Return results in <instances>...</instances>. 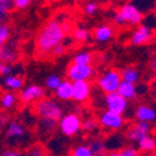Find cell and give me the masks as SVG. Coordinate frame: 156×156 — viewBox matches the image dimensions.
Here are the masks:
<instances>
[{
	"label": "cell",
	"mask_w": 156,
	"mask_h": 156,
	"mask_svg": "<svg viewBox=\"0 0 156 156\" xmlns=\"http://www.w3.org/2000/svg\"><path fill=\"white\" fill-rule=\"evenodd\" d=\"M91 94V84L86 80L73 81V98L71 100L77 104H84L89 100Z\"/></svg>",
	"instance_id": "obj_10"
},
{
	"label": "cell",
	"mask_w": 156,
	"mask_h": 156,
	"mask_svg": "<svg viewBox=\"0 0 156 156\" xmlns=\"http://www.w3.org/2000/svg\"><path fill=\"white\" fill-rule=\"evenodd\" d=\"M104 102H105L106 110L124 115L129 108V101L125 100L124 98H121L118 93H110V94H105L104 98Z\"/></svg>",
	"instance_id": "obj_9"
},
{
	"label": "cell",
	"mask_w": 156,
	"mask_h": 156,
	"mask_svg": "<svg viewBox=\"0 0 156 156\" xmlns=\"http://www.w3.org/2000/svg\"><path fill=\"white\" fill-rule=\"evenodd\" d=\"M12 9V0H0V11L9 14Z\"/></svg>",
	"instance_id": "obj_36"
},
{
	"label": "cell",
	"mask_w": 156,
	"mask_h": 156,
	"mask_svg": "<svg viewBox=\"0 0 156 156\" xmlns=\"http://www.w3.org/2000/svg\"><path fill=\"white\" fill-rule=\"evenodd\" d=\"M151 40H152V29L147 28L144 24L137 25L136 29L131 34V37H130V43L135 46L149 44Z\"/></svg>",
	"instance_id": "obj_12"
},
{
	"label": "cell",
	"mask_w": 156,
	"mask_h": 156,
	"mask_svg": "<svg viewBox=\"0 0 156 156\" xmlns=\"http://www.w3.org/2000/svg\"><path fill=\"white\" fill-rule=\"evenodd\" d=\"M0 156H23V154L16 149H8L0 154Z\"/></svg>",
	"instance_id": "obj_39"
},
{
	"label": "cell",
	"mask_w": 156,
	"mask_h": 156,
	"mask_svg": "<svg viewBox=\"0 0 156 156\" xmlns=\"http://www.w3.org/2000/svg\"><path fill=\"white\" fill-rule=\"evenodd\" d=\"M4 86L9 90V91H20V90L24 87V79L19 75H14L10 74L8 76H4Z\"/></svg>",
	"instance_id": "obj_19"
},
{
	"label": "cell",
	"mask_w": 156,
	"mask_h": 156,
	"mask_svg": "<svg viewBox=\"0 0 156 156\" xmlns=\"http://www.w3.org/2000/svg\"><path fill=\"white\" fill-rule=\"evenodd\" d=\"M136 144L141 152H151L152 154L156 147V140L151 134H147L144 137H141Z\"/></svg>",
	"instance_id": "obj_21"
},
{
	"label": "cell",
	"mask_w": 156,
	"mask_h": 156,
	"mask_svg": "<svg viewBox=\"0 0 156 156\" xmlns=\"http://www.w3.org/2000/svg\"><path fill=\"white\" fill-rule=\"evenodd\" d=\"M121 98H124L125 100H134L137 96V86L136 84H131V83H127V81H120L119 87L116 90Z\"/></svg>",
	"instance_id": "obj_18"
},
{
	"label": "cell",
	"mask_w": 156,
	"mask_h": 156,
	"mask_svg": "<svg viewBox=\"0 0 156 156\" xmlns=\"http://www.w3.org/2000/svg\"><path fill=\"white\" fill-rule=\"evenodd\" d=\"M61 21L59 18H51L39 29L35 36V53L37 58H49L51 50L65 40L66 34L62 30Z\"/></svg>",
	"instance_id": "obj_1"
},
{
	"label": "cell",
	"mask_w": 156,
	"mask_h": 156,
	"mask_svg": "<svg viewBox=\"0 0 156 156\" xmlns=\"http://www.w3.org/2000/svg\"><path fill=\"white\" fill-rule=\"evenodd\" d=\"M9 18V14H6V12H3V11H0V24H3L8 20Z\"/></svg>",
	"instance_id": "obj_42"
},
{
	"label": "cell",
	"mask_w": 156,
	"mask_h": 156,
	"mask_svg": "<svg viewBox=\"0 0 156 156\" xmlns=\"http://www.w3.org/2000/svg\"><path fill=\"white\" fill-rule=\"evenodd\" d=\"M120 152L122 156H137V154H139V151L133 146H125V147H122V150Z\"/></svg>",
	"instance_id": "obj_37"
},
{
	"label": "cell",
	"mask_w": 156,
	"mask_h": 156,
	"mask_svg": "<svg viewBox=\"0 0 156 156\" xmlns=\"http://www.w3.org/2000/svg\"><path fill=\"white\" fill-rule=\"evenodd\" d=\"M95 70L91 65H80V64H74L71 62L68 69H66V79L73 81H79V80H86L89 81L94 76Z\"/></svg>",
	"instance_id": "obj_7"
},
{
	"label": "cell",
	"mask_w": 156,
	"mask_h": 156,
	"mask_svg": "<svg viewBox=\"0 0 156 156\" xmlns=\"http://www.w3.org/2000/svg\"><path fill=\"white\" fill-rule=\"evenodd\" d=\"M135 118L137 121H145L152 124L156 120V110L154 106H150L147 104H141L135 110Z\"/></svg>",
	"instance_id": "obj_15"
},
{
	"label": "cell",
	"mask_w": 156,
	"mask_h": 156,
	"mask_svg": "<svg viewBox=\"0 0 156 156\" xmlns=\"http://www.w3.org/2000/svg\"><path fill=\"white\" fill-rule=\"evenodd\" d=\"M98 124L104 129L110 130V131H119L125 125V119H124V115L105 110L100 114L98 119Z\"/></svg>",
	"instance_id": "obj_6"
},
{
	"label": "cell",
	"mask_w": 156,
	"mask_h": 156,
	"mask_svg": "<svg viewBox=\"0 0 156 156\" xmlns=\"http://www.w3.org/2000/svg\"><path fill=\"white\" fill-rule=\"evenodd\" d=\"M98 120L95 119H86L85 121H81V130H84L85 133H94L95 130H98Z\"/></svg>",
	"instance_id": "obj_29"
},
{
	"label": "cell",
	"mask_w": 156,
	"mask_h": 156,
	"mask_svg": "<svg viewBox=\"0 0 156 156\" xmlns=\"http://www.w3.org/2000/svg\"><path fill=\"white\" fill-rule=\"evenodd\" d=\"M106 156H122V155H121V152H120V151H112V152L108 154Z\"/></svg>",
	"instance_id": "obj_43"
},
{
	"label": "cell",
	"mask_w": 156,
	"mask_h": 156,
	"mask_svg": "<svg viewBox=\"0 0 156 156\" xmlns=\"http://www.w3.org/2000/svg\"><path fill=\"white\" fill-rule=\"evenodd\" d=\"M10 28H9V25L3 23V24H0V40H2L4 44L9 40V37H10Z\"/></svg>",
	"instance_id": "obj_34"
},
{
	"label": "cell",
	"mask_w": 156,
	"mask_h": 156,
	"mask_svg": "<svg viewBox=\"0 0 156 156\" xmlns=\"http://www.w3.org/2000/svg\"><path fill=\"white\" fill-rule=\"evenodd\" d=\"M55 96L58 100L64 101V102H68L71 100L73 98V83L68 79H62L61 83L58 85V87L54 90Z\"/></svg>",
	"instance_id": "obj_17"
},
{
	"label": "cell",
	"mask_w": 156,
	"mask_h": 156,
	"mask_svg": "<svg viewBox=\"0 0 156 156\" xmlns=\"http://www.w3.org/2000/svg\"><path fill=\"white\" fill-rule=\"evenodd\" d=\"M155 65H156V61H155V59L151 61V66H152V70L155 71Z\"/></svg>",
	"instance_id": "obj_46"
},
{
	"label": "cell",
	"mask_w": 156,
	"mask_h": 156,
	"mask_svg": "<svg viewBox=\"0 0 156 156\" xmlns=\"http://www.w3.org/2000/svg\"><path fill=\"white\" fill-rule=\"evenodd\" d=\"M4 65H5V62L0 61V74H2V70H3V68H4Z\"/></svg>",
	"instance_id": "obj_45"
},
{
	"label": "cell",
	"mask_w": 156,
	"mask_h": 156,
	"mask_svg": "<svg viewBox=\"0 0 156 156\" xmlns=\"http://www.w3.org/2000/svg\"><path fill=\"white\" fill-rule=\"evenodd\" d=\"M73 37L74 40L77 43H86L89 39H90V31L84 28V27H76L75 29H73Z\"/></svg>",
	"instance_id": "obj_26"
},
{
	"label": "cell",
	"mask_w": 156,
	"mask_h": 156,
	"mask_svg": "<svg viewBox=\"0 0 156 156\" xmlns=\"http://www.w3.org/2000/svg\"><path fill=\"white\" fill-rule=\"evenodd\" d=\"M27 136V129L16 120H11L6 126V139L8 141H15Z\"/></svg>",
	"instance_id": "obj_14"
},
{
	"label": "cell",
	"mask_w": 156,
	"mask_h": 156,
	"mask_svg": "<svg viewBox=\"0 0 156 156\" xmlns=\"http://www.w3.org/2000/svg\"><path fill=\"white\" fill-rule=\"evenodd\" d=\"M56 126H58V121H55V120L39 118V133L41 134V136H44V135L49 136L54 131V129Z\"/></svg>",
	"instance_id": "obj_22"
},
{
	"label": "cell",
	"mask_w": 156,
	"mask_h": 156,
	"mask_svg": "<svg viewBox=\"0 0 156 156\" xmlns=\"http://www.w3.org/2000/svg\"><path fill=\"white\" fill-rule=\"evenodd\" d=\"M137 156H150V152H141L140 151V154H137Z\"/></svg>",
	"instance_id": "obj_44"
},
{
	"label": "cell",
	"mask_w": 156,
	"mask_h": 156,
	"mask_svg": "<svg viewBox=\"0 0 156 156\" xmlns=\"http://www.w3.org/2000/svg\"><path fill=\"white\" fill-rule=\"evenodd\" d=\"M152 130V126L150 122L145 121H136L134 125L129 126L126 130V139L131 142H137L141 137L150 134Z\"/></svg>",
	"instance_id": "obj_11"
},
{
	"label": "cell",
	"mask_w": 156,
	"mask_h": 156,
	"mask_svg": "<svg viewBox=\"0 0 156 156\" xmlns=\"http://www.w3.org/2000/svg\"><path fill=\"white\" fill-rule=\"evenodd\" d=\"M23 156H44V149L40 145L35 144L25 151V155Z\"/></svg>",
	"instance_id": "obj_33"
},
{
	"label": "cell",
	"mask_w": 156,
	"mask_h": 156,
	"mask_svg": "<svg viewBox=\"0 0 156 156\" xmlns=\"http://www.w3.org/2000/svg\"><path fill=\"white\" fill-rule=\"evenodd\" d=\"M34 112L39 116V118L58 121L64 115V108L58 100H54L51 98L45 96V98L37 100L35 102Z\"/></svg>",
	"instance_id": "obj_3"
},
{
	"label": "cell",
	"mask_w": 156,
	"mask_h": 156,
	"mask_svg": "<svg viewBox=\"0 0 156 156\" xmlns=\"http://www.w3.org/2000/svg\"><path fill=\"white\" fill-rule=\"evenodd\" d=\"M114 34H115V29L110 24H101V25H99V27H96L93 31L94 39L100 44L110 41L114 37Z\"/></svg>",
	"instance_id": "obj_13"
},
{
	"label": "cell",
	"mask_w": 156,
	"mask_h": 156,
	"mask_svg": "<svg viewBox=\"0 0 156 156\" xmlns=\"http://www.w3.org/2000/svg\"><path fill=\"white\" fill-rule=\"evenodd\" d=\"M9 122H10V116L6 112L0 114V129H4L5 126H8Z\"/></svg>",
	"instance_id": "obj_38"
},
{
	"label": "cell",
	"mask_w": 156,
	"mask_h": 156,
	"mask_svg": "<svg viewBox=\"0 0 156 156\" xmlns=\"http://www.w3.org/2000/svg\"><path fill=\"white\" fill-rule=\"evenodd\" d=\"M18 101V95L14 91H6L0 98V105L4 110H10L15 106Z\"/></svg>",
	"instance_id": "obj_24"
},
{
	"label": "cell",
	"mask_w": 156,
	"mask_h": 156,
	"mask_svg": "<svg viewBox=\"0 0 156 156\" xmlns=\"http://www.w3.org/2000/svg\"><path fill=\"white\" fill-rule=\"evenodd\" d=\"M99 10V4L95 3V2H87L84 6V12H85V15L87 16H93L95 15L96 12Z\"/></svg>",
	"instance_id": "obj_32"
},
{
	"label": "cell",
	"mask_w": 156,
	"mask_h": 156,
	"mask_svg": "<svg viewBox=\"0 0 156 156\" xmlns=\"http://www.w3.org/2000/svg\"><path fill=\"white\" fill-rule=\"evenodd\" d=\"M33 0H12V8H15L18 10H24L27 9Z\"/></svg>",
	"instance_id": "obj_35"
},
{
	"label": "cell",
	"mask_w": 156,
	"mask_h": 156,
	"mask_svg": "<svg viewBox=\"0 0 156 156\" xmlns=\"http://www.w3.org/2000/svg\"><path fill=\"white\" fill-rule=\"evenodd\" d=\"M120 81H121V77H120L119 70L111 68L99 76L96 84L104 94H110V93H115L118 90Z\"/></svg>",
	"instance_id": "obj_5"
},
{
	"label": "cell",
	"mask_w": 156,
	"mask_h": 156,
	"mask_svg": "<svg viewBox=\"0 0 156 156\" xmlns=\"http://www.w3.org/2000/svg\"><path fill=\"white\" fill-rule=\"evenodd\" d=\"M10 74H12V66H11L10 64H5L4 68H3V70H2V74H0V75L8 76V75H10Z\"/></svg>",
	"instance_id": "obj_41"
},
{
	"label": "cell",
	"mask_w": 156,
	"mask_h": 156,
	"mask_svg": "<svg viewBox=\"0 0 156 156\" xmlns=\"http://www.w3.org/2000/svg\"><path fill=\"white\" fill-rule=\"evenodd\" d=\"M61 27H62V30H64V33L65 34H70L71 31H73V24L69 21V20H66V21H61Z\"/></svg>",
	"instance_id": "obj_40"
},
{
	"label": "cell",
	"mask_w": 156,
	"mask_h": 156,
	"mask_svg": "<svg viewBox=\"0 0 156 156\" xmlns=\"http://www.w3.org/2000/svg\"><path fill=\"white\" fill-rule=\"evenodd\" d=\"M71 156H93V154L87 145H77L73 149Z\"/></svg>",
	"instance_id": "obj_30"
},
{
	"label": "cell",
	"mask_w": 156,
	"mask_h": 156,
	"mask_svg": "<svg viewBox=\"0 0 156 156\" xmlns=\"http://www.w3.org/2000/svg\"><path fill=\"white\" fill-rule=\"evenodd\" d=\"M53 2H61V0H53Z\"/></svg>",
	"instance_id": "obj_48"
},
{
	"label": "cell",
	"mask_w": 156,
	"mask_h": 156,
	"mask_svg": "<svg viewBox=\"0 0 156 156\" xmlns=\"http://www.w3.org/2000/svg\"><path fill=\"white\" fill-rule=\"evenodd\" d=\"M87 146L90 150H91L93 156H104L105 155V151H106L105 144L99 139H93Z\"/></svg>",
	"instance_id": "obj_25"
},
{
	"label": "cell",
	"mask_w": 156,
	"mask_h": 156,
	"mask_svg": "<svg viewBox=\"0 0 156 156\" xmlns=\"http://www.w3.org/2000/svg\"><path fill=\"white\" fill-rule=\"evenodd\" d=\"M81 118L76 112H69L62 115L58 120V127L64 136H75L81 130Z\"/></svg>",
	"instance_id": "obj_4"
},
{
	"label": "cell",
	"mask_w": 156,
	"mask_h": 156,
	"mask_svg": "<svg viewBox=\"0 0 156 156\" xmlns=\"http://www.w3.org/2000/svg\"><path fill=\"white\" fill-rule=\"evenodd\" d=\"M131 3L142 12V14L152 10L155 6V0H133Z\"/></svg>",
	"instance_id": "obj_27"
},
{
	"label": "cell",
	"mask_w": 156,
	"mask_h": 156,
	"mask_svg": "<svg viewBox=\"0 0 156 156\" xmlns=\"http://www.w3.org/2000/svg\"><path fill=\"white\" fill-rule=\"evenodd\" d=\"M3 45H4V43H3V41H2V40H0V48H2V46H3Z\"/></svg>",
	"instance_id": "obj_47"
},
{
	"label": "cell",
	"mask_w": 156,
	"mask_h": 156,
	"mask_svg": "<svg viewBox=\"0 0 156 156\" xmlns=\"http://www.w3.org/2000/svg\"><path fill=\"white\" fill-rule=\"evenodd\" d=\"M142 21H144V14L133 3L124 4L115 12V15L112 18V23L119 28H124V27H127V25L137 27Z\"/></svg>",
	"instance_id": "obj_2"
},
{
	"label": "cell",
	"mask_w": 156,
	"mask_h": 156,
	"mask_svg": "<svg viewBox=\"0 0 156 156\" xmlns=\"http://www.w3.org/2000/svg\"><path fill=\"white\" fill-rule=\"evenodd\" d=\"M93 60H94V55L91 51H89V50L77 51L73 58L74 64H80V65H91Z\"/></svg>",
	"instance_id": "obj_23"
},
{
	"label": "cell",
	"mask_w": 156,
	"mask_h": 156,
	"mask_svg": "<svg viewBox=\"0 0 156 156\" xmlns=\"http://www.w3.org/2000/svg\"><path fill=\"white\" fill-rule=\"evenodd\" d=\"M66 50H68V45L65 44V40H64L61 44L56 45L53 50H51L49 58H60V56H62L65 53H66Z\"/></svg>",
	"instance_id": "obj_31"
},
{
	"label": "cell",
	"mask_w": 156,
	"mask_h": 156,
	"mask_svg": "<svg viewBox=\"0 0 156 156\" xmlns=\"http://www.w3.org/2000/svg\"><path fill=\"white\" fill-rule=\"evenodd\" d=\"M45 95H46V90L43 86L31 84V85H28L20 90L19 99L25 105H30V104H34L37 100L45 98Z\"/></svg>",
	"instance_id": "obj_8"
},
{
	"label": "cell",
	"mask_w": 156,
	"mask_h": 156,
	"mask_svg": "<svg viewBox=\"0 0 156 156\" xmlns=\"http://www.w3.org/2000/svg\"><path fill=\"white\" fill-rule=\"evenodd\" d=\"M19 58V51L14 44H9L8 41L0 48V61L5 64H14Z\"/></svg>",
	"instance_id": "obj_16"
},
{
	"label": "cell",
	"mask_w": 156,
	"mask_h": 156,
	"mask_svg": "<svg viewBox=\"0 0 156 156\" xmlns=\"http://www.w3.org/2000/svg\"><path fill=\"white\" fill-rule=\"evenodd\" d=\"M61 80H62V77L60 75H58V74H50V75H48L45 77V87L48 90H53V91H54V90L58 87V85L61 83Z\"/></svg>",
	"instance_id": "obj_28"
},
{
	"label": "cell",
	"mask_w": 156,
	"mask_h": 156,
	"mask_svg": "<svg viewBox=\"0 0 156 156\" xmlns=\"http://www.w3.org/2000/svg\"><path fill=\"white\" fill-rule=\"evenodd\" d=\"M119 73H120V77H121L122 81H127V83H131V84H137L140 81L141 74L134 66H125Z\"/></svg>",
	"instance_id": "obj_20"
}]
</instances>
